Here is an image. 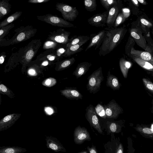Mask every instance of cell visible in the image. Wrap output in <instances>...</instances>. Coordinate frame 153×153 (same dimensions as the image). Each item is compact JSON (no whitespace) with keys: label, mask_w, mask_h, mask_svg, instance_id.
Listing matches in <instances>:
<instances>
[{"label":"cell","mask_w":153,"mask_h":153,"mask_svg":"<svg viewBox=\"0 0 153 153\" xmlns=\"http://www.w3.org/2000/svg\"><path fill=\"white\" fill-rule=\"evenodd\" d=\"M105 28L107 30L105 36L99 48L100 56H105L114 50L123 39L127 30L125 25L120 27Z\"/></svg>","instance_id":"cell-1"},{"label":"cell","mask_w":153,"mask_h":153,"mask_svg":"<svg viewBox=\"0 0 153 153\" xmlns=\"http://www.w3.org/2000/svg\"><path fill=\"white\" fill-rule=\"evenodd\" d=\"M104 78L102 68L100 67L88 77L86 85L87 90L93 94L98 92L100 90Z\"/></svg>","instance_id":"cell-2"},{"label":"cell","mask_w":153,"mask_h":153,"mask_svg":"<svg viewBox=\"0 0 153 153\" xmlns=\"http://www.w3.org/2000/svg\"><path fill=\"white\" fill-rule=\"evenodd\" d=\"M130 35L133 38L137 45L146 51L148 45L143 35L144 32L138 19L136 21L132 22L130 29Z\"/></svg>","instance_id":"cell-3"},{"label":"cell","mask_w":153,"mask_h":153,"mask_svg":"<svg viewBox=\"0 0 153 153\" xmlns=\"http://www.w3.org/2000/svg\"><path fill=\"white\" fill-rule=\"evenodd\" d=\"M37 19L53 26L61 27H74V25L64 19L57 16L51 14L37 16Z\"/></svg>","instance_id":"cell-4"},{"label":"cell","mask_w":153,"mask_h":153,"mask_svg":"<svg viewBox=\"0 0 153 153\" xmlns=\"http://www.w3.org/2000/svg\"><path fill=\"white\" fill-rule=\"evenodd\" d=\"M56 7V9L61 13L63 19L66 21H73L78 15L79 12L76 8L68 4L57 3Z\"/></svg>","instance_id":"cell-5"},{"label":"cell","mask_w":153,"mask_h":153,"mask_svg":"<svg viewBox=\"0 0 153 153\" xmlns=\"http://www.w3.org/2000/svg\"><path fill=\"white\" fill-rule=\"evenodd\" d=\"M86 111L85 117L91 126L100 134H103V132L100 120L93 105L91 104L87 107Z\"/></svg>","instance_id":"cell-6"},{"label":"cell","mask_w":153,"mask_h":153,"mask_svg":"<svg viewBox=\"0 0 153 153\" xmlns=\"http://www.w3.org/2000/svg\"><path fill=\"white\" fill-rule=\"evenodd\" d=\"M106 118L116 119L119 115L123 113V110L114 99H112L104 105Z\"/></svg>","instance_id":"cell-7"},{"label":"cell","mask_w":153,"mask_h":153,"mask_svg":"<svg viewBox=\"0 0 153 153\" xmlns=\"http://www.w3.org/2000/svg\"><path fill=\"white\" fill-rule=\"evenodd\" d=\"M71 33L63 29H59L51 33L48 39L57 43L67 44Z\"/></svg>","instance_id":"cell-8"},{"label":"cell","mask_w":153,"mask_h":153,"mask_svg":"<svg viewBox=\"0 0 153 153\" xmlns=\"http://www.w3.org/2000/svg\"><path fill=\"white\" fill-rule=\"evenodd\" d=\"M110 140L104 145V153H123L122 145L114 133L111 134Z\"/></svg>","instance_id":"cell-9"},{"label":"cell","mask_w":153,"mask_h":153,"mask_svg":"<svg viewBox=\"0 0 153 153\" xmlns=\"http://www.w3.org/2000/svg\"><path fill=\"white\" fill-rule=\"evenodd\" d=\"M74 138L76 144H81L85 141H89L91 138L90 134L84 127L79 126L76 127L74 131Z\"/></svg>","instance_id":"cell-10"},{"label":"cell","mask_w":153,"mask_h":153,"mask_svg":"<svg viewBox=\"0 0 153 153\" xmlns=\"http://www.w3.org/2000/svg\"><path fill=\"white\" fill-rule=\"evenodd\" d=\"M36 32V29H33L31 27L29 29H22L17 36L12 39L10 40L9 45H13L22 41H26L34 36Z\"/></svg>","instance_id":"cell-11"},{"label":"cell","mask_w":153,"mask_h":153,"mask_svg":"<svg viewBox=\"0 0 153 153\" xmlns=\"http://www.w3.org/2000/svg\"><path fill=\"white\" fill-rule=\"evenodd\" d=\"M107 30L105 28L97 33L91 34L90 36V41L85 51L92 47H95V50L101 46L104 39Z\"/></svg>","instance_id":"cell-12"},{"label":"cell","mask_w":153,"mask_h":153,"mask_svg":"<svg viewBox=\"0 0 153 153\" xmlns=\"http://www.w3.org/2000/svg\"><path fill=\"white\" fill-rule=\"evenodd\" d=\"M109 10L102 13L96 14L88 20L90 25L96 27H103L106 25Z\"/></svg>","instance_id":"cell-13"},{"label":"cell","mask_w":153,"mask_h":153,"mask_svg":"<svg viewBox=\"0 0 153 153\" xmlns=\"http://www.w3.org/2000/svg\"><path fill=\"white\" fill-rule=\"evenodd\" d=\"M45 139L48 148L56 152H66L65 148L56 137L51 136H46Z\"/></svg>","instance_id":"cell-14"},{"label":"cell","mask_w":153,"mask_h":153,"mask_svg":"<svg viewBox=\"0 0 153 153\" xmlns=\"http://www.w3.org/2000/svg\"><path fill=\"white\" fill-rule=\"evenodd\" d=\"M20 114H13L7 115L0 121V131L7 130L12 126L19 118Z\"/></svg>","instance_id":"cell-15"},{"label":"cell","mask_w":153,"mask_h":153,"mask_svg":"<svg viewBox=\"0 0 153 153\" xmlns=\"http://www.w3.org/2000/svg\"><path fill=\"white\" fill-rule=\"evenodd\" d=\"M120 121H115L113 119L107 120L104 122L102 127L106 130L108 135L118 133L121 127Z\"/></svg>","instance_id":"cell-16"},{"label":"cell","mask_w":153,"mask_h":153,"mask_svg":"<svg viewBox=\"0 0 153 153\" xmlns=\"http://www.w3.org/2000/svg\"><path fill=\"white\" fill-rule=\"evenodd\" d=\"M140 26L144 33H149L153 28V20L146 15L143 14L138 17Z\"/></svg>","instance_id":"cell-17"},{"label":"cell","mask_w":153,"mask_h":153,"mask_svg":"<svg viewBox=\"0 0 153 153\" xmlns=\"http://www.w3.org/2000/svg\"><path fill=\"white\" fill-rule=\"evenodd\" d=\"M60 92L63 95L70 100H82L83 96L75 88H71L62 90Z\"/></svg>","instance_id":"cell-18"},{"label":"cell","mask_w":153,"mask_h":153,"mask_svg":"<svg viewBox=\"0 0 153 153\" xmlns=\"http://www.w3.org/2000/svg\"><path fill=\"white\" fill-rule=\"evenodd\" d=\"M119 5L114 6L109 10L106 22L108 28L113 27L116 19L119 13Z\"/></svg>","instance_id":"cell-19"},{"label":"cell","mask_w":153,"mask_h":153,"mask_svg":"<svg viewBox=\"0 0 153 153\" xmlns=\"http://www.w3.org/2000/svg\"><path fill=\"white\" fill-rule=\"evenodd\" d=\"M92 64L88 62H84L79 64L73 73L76 79L85 75L88 70Z\"/></svg>","instance_id":"cell-20"},{"label":"cell","mask_w":153,"mask_h":153,"mask_svg":"<svg viewBox=\"0 0 153 153\" xmlns=\"http://www.w3.org/2000/svg\"><path fill=\"white\" fill-rule=\"evenodd\" d=\"M107 86L113 90H119L121 84L116 76L111 74L110 71L108 72L106 82Z\"/></svg>","instance_id":"cell-21"},{"label":"cell","mask_w":153,"mask_h":153,"mask_svg":"<svg viewBox=\"0 0 153 153\" xmlns=\"http://www.w3.org/2000/svg\"><path fill=\"white\" fill-rule=\"evenodd\" d=\"M130 55L134 56L148 61L153 65V58L151 54L148 52L136 50L133 47L131 50L129 56Z\"/></svg>","instance_id":"cell-22"},{"label":"cell","mask_w":153,"mask_h":153,"mask_svg":"<svg viewBox=\"0 0 153 153\" xmlns=\"http://www.w3.org/2000/svg\"><path fill=\"white\" fill-rule=\"evenodd\" d=\"M90 39V37L87 36H74L69 39L68 42L66 44V48L76 45H83Z\"/></svg>","instance_id":"cell-23"},{"label":"cell","mask_w":153,"mask_h":153,"mask_svg":"<svg viewBox=\"0 0 153 153\" xmlns=\"http://www.w3.org/2000/svg\"><path fill=\"white\" fill-rule=\"evenodd\" d=\"M27 150L18 146H3L0 147V153H23Z\"/></svg>","instance_id":"cell-24"},{"label":"cell","mask_w":153,"mask_h":153,"mask_svg":"<svg viewBox=\"0 0 153 153\" xmlns=\"http://www.w3.org/2000/svg\"><path fill=\"white\" fill-rule=\"evenodd\" d=\"M34 45L31 44V45H29L24 55V59L27 62H28L32 59L40 46L39 44L36 45Z\"/></svg>","instance_id":"cell-25"},{"label":"cell","mask_w":153,"mask_h":153,"mask_svg":"<svg viewBox=\"0 0 153 153\" xmlns=\"http://www.w3.org/2000/svg\"><path fill=\"white\" fill-rule=\"evenodd\" d=\"M119 65L121 72L125 78L127 77L128 71L132 65V63L125 58L122 57L119 61Z\"/></svg>","instance_id":"cell-26"},{"label":"cell","mask_w":153,"mask_h":153,"mask_svg":"<svg viewBox=\"0 0 153 153\" xmlns=\"http://www.w3.org/2000/svg\"><path fill=\"white\" fill-rule=\"evenodd\" d=\"M129 57L144 69L153 71V65L149 62L132 55Z\"/></svg>","instance_id":"cell-27"},{"label":"cell","mask_w":153,"mask_h":153,"mask_svg":"<svg viewBox=\"0 0 153 153\" xmlns=\"http://www.w3.org/2000/svg\"><path fill=\"white\" fill-rule=\"evenodd\" d=\"M11 5L9 0H1L0 2V19L8 14L11 11Z\"/></svg>","instance_id":"cell-28"},{"label":"cell","mask_w":153,"mask_h":153,"mask_svg":"<svg viewBox=\"0 0 153 153\" xmlns=\"http://www.w3.org/2000/svg\"><path fill=\"white\" fill-rule=\"evenodd\" d=\"M83 44H79L71 46L67 48L62 56L65 57L70 56L83 50L81 47Z\"/></svg>","instance_id":"cell-29"},{"label":"cell","mask_w":153,"mask_h":153,"mask_svg":"<svg viewBox=\"0 0 153 153\" xmlns=\"http://www.w3.org/2000/svg\"><path fill=\"white\" fill-rule=\"evenodd\" d=\"M22 13V12L17 11L8 17L0 22V28L11 23L12 22L19 17Z\"/></svg>","instance_id":"cell-30"},{"label":"cell","mask_w":153,"mask_h":153,"mask_svg":"<svg viewBox=\"0 0 153 153\" xmlns=\"http://www.w3.org/2000/svg\"><path fill=\"white\" fill-rule=\"evenodd\" d=\"M120 1L117 0H101L102 5L107 10L113 7L120 4Z\"/></svg>","instance_id":"cell-31"},{"label":"cell","mask_w":153,"mask_h":153,"mask_svg":"<svg viewBox=\"0 0 153 153\" xmlns=\"http://www.w3.org/2000/svg\"><path fill=\"white\" fill-rule=\"evenodd\" d=\"M85 9L88 11L92 12L96 10L97 4L96 0H85L84 1Z\"/></svg>","instance_id":"cell-32"},{"label":"cell","mask_w":153,"mask_h":153,"mask_svg":"<svg viewBox=\"0 0 153 153\" xmlns=\"http://www.w3.org/2000/svg\"><path fill=\"white\" fill-rule=\"evenodd\" d=\"M143 35L148 45L146 52L149 53L153 58V40L149 34V33H144Z\"/></svg>","instance_id":"cell-33"},{"label":"cell","mask_w":153,"mask_h":153,"mask_svg":"<svg viewBox=\"0 0 153 153\" xmlns=\"http://www.w3.org/2000/svg\"><path fill=\"white\" fill-rule=\"evenodd\" d=\"M75 61L74 57L62 61L59 65V69L61 70L67 68L72 65Z\"/></svg>","instance_id":"cell-34"},{"label":"cell","mask_w":153,"mask_h":153,"mask_svg":"<svg viewBox=\"0 0 153 153\" xmlns=\"http://www.w3.org/2000/svg\"><path fill=\"white\" fill-rule=\"evenodd\" d=\"M135 42L133 38L130 35L125 46V53L128 56L130 54L132 48L134 47Z\"/></svg>","instance_id":"cell-35"},{"label":"cell","mask_w":153,"mask_h":153,"mask_svg":"<svg viewBox=\"0 0 153 153\" xmlns=\"http://www.w3.org/2000/svg\"><path fill=\"white\" fill-rule=\"evenodd\" d=\"M14 27V24L11 23L0 28V40H1L9 32L10 30Z\"/></svg>","instance_id":"cell-36"},{"label":"cell","mask_w":153,"mask_h":153,"mask_svg":"<svg viewBox=\"0 0 153 153\" xmlns=\"http://www.w3.org/2000/svg\"><path fill=\"white\" fill-rule=\"evenodd\" d=\"M95 111L98 115L104 119H106V117L104 106L98 104L95 108Z\"/></svg>","instance_id":"cell-37"},{"label":"cell","mask_w":153,"mask_h":153,"mask_svg":"<svg viewBox=\"0 0 153 153\" xmlns=\"http://www.w3.org/2000/svg\"><path fill=\"white\" fill-rule=\"evenodd\" d=\"M126 18L123 13H119L115 20L113 27L117 28L125 21Z\"/></svg>","instance_id":"cell-38"},{"label":"cell","mask_w":153,"mask_h":153,"mask_svg":"<svg viewBox=\"0 0 153 153\" xmlns=\"http://www.w3.org/2000/svg\"><path fill=\"white\" fill-rule=\"evenodd\" d=\"M56 83V80L52 77L48 78L45 79L42 82L43 85L48 87H51L54 85Z\"/></svg>","instance_id":"cell-39"},{"label":"cell","mask_w":153,"mask_h":153,"mask_svg":"<svg viewBox=\"0 0 153 153\" xmlns=\"http://www.w3.org/2000/svg\"><path fill=\"white\" fill-rule=\"evenodd\" d=\"M143 81L146 89L153 94V83L145 78L143 79Z\"/></svg>","instance_id":"cell-40"},{"label":"cell","mask_w":153,"mask_h":153,"mask_svg":"<svg viewBox=\"0 0 153 153\" xmlns=\"http://www.w3.org/2000/svg\"><path fill=\"white\" fill-rule=\"evenodd\" d=\"M57 45V43L49 40L45 42L43 48L44 49L55 48L56 47Z\"/></svg>","instance_id":"cell-41"},{"label":"cell","mask_w":153,"mask_h":153,"mask_svg":"<svg viewBox=\"0 0 153 153\" xmlns=\"http://www.w3.org/2000/svg\"><path fill=\"white\" fill-rule=\"evenodd\" d=\"M87 149L89 153H98L95 146L92 144L91 147L88 146Z\"/></svg>","instance_id":"cell-42"},{"label":"cell","mask_w":153,"mask_h":153,"mask_svg":"<svg viewBox=\"0 0 153 153\" xmlns=\"http://www.w3.org/2000/svg\"><path fill=\"white\" fill-rule=\"evenodd\" d=\"M50 0H29L28 2L31 3H45L48 2Z\"/></svg>","instance_id":"cell-43"},{"label":"cell","mask_w":153,"mask_h":153,"mask_svg":"<svg viewBox=\"0 0 153 153\" xmlns=\"http://www.w3.org/2000/svg\"><path fill=\"white\" fill-rule=\"evenodd\" d=\"M45 111L47 114L49 115H51L54 113V111L53 108L49 107H45Z\"/></svg>","instance_id":"cell-44"},{"label":"cell","mask_w":153,"mask_h":153,"mask_svg":"<svg viewBox=\"0 0 153 153\" xmlns=\"http://www.w3.org/2000/svg\"><path fill=\"white\" fill-rule=\"evenodd\" d=\"M143 131L147 134H152L153 133V130L152 129L148 128H145L143 129Z\"/></svg>","instance_id":"cell-45"},{"label":"cell","mask_w":153,"mask_h":153,"mask_svg":"<svg viewBox=\"0 0 153 153\" xmlns=\"http://www.w3.org/2000/svg\"><path fill=\"white\" fill-rule=\"evenodd\" d=\"M0 90L1 91L5 93L7 91V88L3 84L0 85Z\"/></svg>","instance_id":"cell-46"},{"label":"cell","mask_w":153,"mask_h":153,"mask_svg":"<svg viewBox=\"0 0 153 153\" xmlns=\"http://www.w3.org/2000/svg\"><path fill=\"white\" fill-rule=\"evenodd\" d=\"M66 49H64V48H61L58 49L57 51V55L60 56L62 55L65 52Z\"/></svg>","instance_id":"cell-47"},{"label":"cell","mask_w":153,"mask_h":153,"mask_svg":"<svg viewBox=\"0 0 153 153\" xmlns=\"http://www.w3.org/2000/svg\"><path fill=\"white\" fill-rule=\"evenodd\" d=\"M28 74L31 76H36L37 75L35 70L32 68L30 69L28 71Z\"/></svg>","instance_id":"cell-48"},{"label":"cell","mask_w":153,"mask_h":153,"mask_svg":"<svg viewBox=\"0 0 153 153\" xmlns=\"http://www.w3.org/2000/svg\"><path fill=\"white\" fill-rule=\"evenodd\" d=\"M47 58L49 60L53 61L54 60L55 57L51 55H49L47 56Z\"/></svg>","instance_id":"cell-49"},{"label":"cell","mask_w":153,"mask_h":153,"mask_svg":"<svg viewBox=\"0 0 153 153\" xmlns=\"http://www.w3.org/2000/svg\"><path fill=\"white\" fill-rule=\"evenodd\" d=\"M5 55H2L0 57V64H2L4 62L5 59Z\"/></svg>","instance_id":"cell-50"},{"label":"cell","mask_w":153,"mask_h":153,"mask_svg":"<svg viewBox=\"0 0 153 153\" xmlns=\"http://www.w3.org/2000/svg\"><path fill=\"white\" fill-rule=\"evenodd\" d=\"M139 2L141 3L143 5H146L147 4L146 1L144 0H138Z\"/></svg>","instance_id":"cell-51"},{"label":"cell","mask_w":153,"mask_h":153,"mask_svg":"<svg viewBox=\"0 0 153 153\" xmlns=\"http://www.w3.org/2000/svg\"><path fill=\"white\" fill-rule=\"evenodd\" d=\"M48 61H45L44 62H43L42 64V65H43V66H46L47 65H48Z\"/></svg>","instance_id":"cell-52"},{"label":"cell","mask_w":153,"mask_h":153,"mask_svg":"<svg viewBox=\"0 0 153 153\" xmlns=\"http://www.w3.org/2000/svg\"><path fill=\"white\" fill-rule=\"evenodd\" d=\"M78 153H88V152L86 151H83L79 152Z\"/></svg>","instance_id":"cell-53"},{"label":"cell","mask_w":153,"mask_h":153,"mask_svg":"<svg viewBox=\"0 0 153 153\" xmlns=\"http://www.w3.org/2000/svg\"><path fill=\"white\" fill-rule=\"evenodd\" d=\"M151 32L153 38V28L151 30Z\"/></svg>","instance_id":"cell-54"},{"label":"cell","mask_w":153,"mask_h":153,"mask_svg":"<svg viewBox=\"0 0 153 153\" xmlns=\"http://www.w3.org/2000/svg\"><path fill=\"white\" fill-rule=\"evenodd\" d=\"M152 110L153 112V100L152 101Z\"/></svg>","instance_id":"cell-55"},{"label":"cell","mask_w":153,"mask_h":153,"mask_svg":"<svg viewBox=\"0 0 153 153\" xmlns=\"http://www.w3.org/2000/svg\"><path fill=\"white\" fill-rule=\"evenodd\" d=\"M152 129L153 130V125L152 126Z\"/></svg>","instance_id":"cell-56"},{"label":"cell","mask_w":153,"mask_h":153,"mask_svg":"<svg viewBox=\"0 0 153 153\" xmlns=\"http://www.w3.org/2000/svg\"></svg>","instance_id":"cell-57"}]
</instances>
